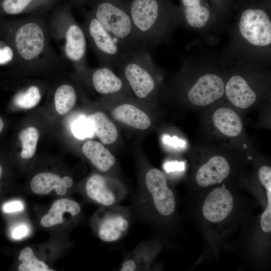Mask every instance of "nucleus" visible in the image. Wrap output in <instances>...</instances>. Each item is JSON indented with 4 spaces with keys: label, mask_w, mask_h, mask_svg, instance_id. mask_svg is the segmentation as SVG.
<instances>
[{
    "label": "nucleus",
    "mask_w": 271,
    "mask_h": 271,
    "mask_svg": "<svg viewBox=\"0 0 271 271\" xmlns=\"http://www.w3.org/2000/svg\"><path fill=\"white\" fill-rule=\"evenodd\" d=\"M217 16L225 24L231 18L236 0H208Z\"/></svg>",
    "instance_id": "c85d7f7f"
},
{
    "label": "nucleus",
    "mask_w": 271,
    "mask_h": 271,
    "mask_svg": "<svg viewBox=\"0 0 271 271\" xmlns=\"http://www.w3.org/2000/svg\"><path fill=\"white\" fill-rule=\"evenodd\" d=\"M41 99V93L39 88L32 85L26 90L18 92L15 95L14 101L20 108L30 109L38 104Z\"/></svg>",
    "instance_id": "bb28decb"
},
{
    "label": "nucleus",
    "mask_w": 271,
    "mask_h": 271,
    "mask_svg": "<svg viewBox=\"0 0 271 271\" xmlns=\"http://www.w3.org/2000/svg\"><path fill=\"white\" fill-rule=\"evenodd\" d=\"M73 183L72 179L69 176H64L61 179L55 174L44 172L34 176L31 181L30 188L33 193L38 195L48 194L55 189L58 195L63 196Z\"/></svg>",
    "instance_id": "2eb2a0df"
},
{
    "label": "nucleus",
    "mask_w": 271,
    "mask_h": 271,
    "mask_svg": "<svg viewBox=\"0 0 271 271\" xmlns=\"http://www.w3.org/2000/svg\"><path fill=\"white\" fill-rule=\"evenodd\" d=\"M112 115L116 120L139 129H146L151 124L145 112L130 104H122L115 107L112 111Z\"/></svg>",
    "instance_id": "a211bd4d"
},
{
    "label": "nucleus",
    "mask_w": 271,
    "mask_h": 271,
    "mask_svg": "<svg viewBox=\"0 0 271 271\" xmlns=\"http://www.w3.org/2000/svg\"><path fill=\"white\" fill-rule=\"evenodd\" d=\"M179 1L182 26L198 34L206 42H216L226 30V24L217 16L208 0Z\"/></svg>",
    "instance_id": "423d86ee"
},
{
    "label": "nucleus",
    "mask_w": 271,
    "mask_h": 271,
    "mask_svg": "<svg viewBox=\"0 0 271 271\" xmlns=\"http://www.w3.org/2000/svg\"><path fill=\"white\" fill-rule=\"evenodd\" d=\"M19 260L22 262L18 267L19 271H47V265L37 259L31 247L24 248L20 252Z\"/></svg>",
    "instance_id": "a878e982"
},
{
    "label": "nucleus",
    "mask_w": 271,
    "mask_h": 271,
    "mask_svg": "<svg viewBox=\"0 0 271 271\" xmlns=\"http://www.w3.org/2000/svg\"><path fill=\"white\" fill-rule=\"evenodd\" d=\"M28 232V228L25 225H21L16 228L13 232V236L15 239H20L25 236Z\"/></svg>",
    "instance_id": "473e14b6"
},
{
    "label": "nucleus",
    "mask_w": 271,
    "mask_h": 271,
    "mask_svg": "<svg viewBox=\"0 0 271 271\" xmlns=\"http://www.w3.org/2000/svg\"><path fill=\"white\" fill-rule=\"evenodd\" d=\"M51 39L59 46L64 58L79 71L86 69V37L74 18L70 3L56 5L47 20Z\"/></svg>",
    "instance_id": "20e7f679"
},
{
    "label": "nucleus",
    "mask_w": 271,
    "mask_h": 271,
    "mask_svg": "<svg viewBox=\"0 0 271 271\" xmlns=\"http://www.w3.org/2000/svg\"><path fill=\"white\" fill-rule=\"evenodd\" d=\"M80 211L81 207L75 201L67 198L60 199L53 203L48 212L42 217L40 224L44 227H50L62 223L64 214L69 213L74 217Z\"/></svg>",
    "instance_id": "6ab92c4d"
},
{
    "label": "nucleus",
    "mask_w": 271,
    "mask_h": 271,
    "mask_svg": "<svg viewBox=\"0 0 271 271\" xmlns=\"http://www.w3.org/2000/svg\"><path fill=\"white\" fill-rule=\"evenodd\" d=\"M70 1L73 2L77 3H81L86 1V0H70Z\"/></svg>",
    "instance_id": "f704fd0d"
},
{
    "label": "nucleus",
    "mask_w": 271,
    "mask_h": 271,
    "mask_svg": "<svg viewBox=\"0 0 271 271\" xmlns=\"http://www.w3.org/2000/svg\"><path fill=\"white\" fill-rule=\"evenodd\" d=\"M85 190L90 199L103 207L117 205L126 194L123 187L98 174L87 179Z\"/></svg>",
    "instance_id": "9b49d317"
},
{
    "label": "nucleus",
    "mask_w": 271,
    "mask_h": 271,
    "mask_svg": "<svg viewBox=\"0 0 271 271\" xmlns=\"http://www.w3.org/2000/svg\"><path fill=\"white\" fill-rule=\"evenodd\" d=\"M82 151L91 163L101 172H107L115 164L113 155L98 142L87 141L83 145Z\"/></svg>",
    "instance_id": "aec40b11"
},
{
    "label": "nucleus",
    "mask_w": 271,
    "mask_h": 271,
    "mask_svg": "<svg viewBox=\"0 0 271 271\" xmlns=\"http://www.w3.org/2000/svg\"><path fill=\"white\" fill-rule=\"evenodd\" d=\"M91 12L125 50L142 47L125 2L90 0Z\"/></svg>",
    "instance_id": "39448f33"
},
{
    "label": "nucleus",
    "mask_w": 271,
    "mask_h": 271,
    "mask_svg": "<svg viewBox=\"0 0 271 271\" xmlns=\"http://www.w3.org/2000/svg\"><path fill=\"white\" fill-rule=\"evenodd\" d=\"M2 171H3L2 167L0 164V179H1L2 175Z\"/></svg>",
    "instance_id": "c9c22d12"
},
{
    "label": "nucleus",
    "mask_w": 271,
    "mask_h": 271,
    "mask_svg": "<svg viewBox=\"0 0 271 271\" xmlns=\"http://www.w3.org/2000/svg\"><path fill=\"white\" fill-rule=\"evenodd\" d=\"M19 138L22 146L21 157L25 159L31 158L36 153L39 138L38 130L34 127H28L21 131Z\"/></svg>",
    "instance_id": "393cba45"
},
{
    "label": "nucleus",
    "mask_w": 271,
    "mask_h": 271,
    "mask_svg": "<svg viewBox=\"0 0 271 271\" xmlns=\"http://www.w3.org/2000/svg\"><path fill=\"white\" fill-rule=\"evenodd\" d=\"M46 14L28 15L14 26L12 47L17 63L23 68L43 69L63 62L51 43Z\"/></svg>",
    "instance_id": "f03ea898"
},
{
    "label": "nucleus",
    "mask_w": 271,
    "mask_h": 271,
    "mask_svg": "<svg viewBox=\"0 0 271 271\" xmlns=\"http://www.w3.org/2000/svg\"><path fill=\"white\" fill-rule=\"evenodd\" d=\"M145 191L141 192V200L148 211L161 217L171 216L176 209V201L168 187L165 174L157 168L149 170L145 179Z\"/></svg>",
    "instance_id": "6e6552de"
},
{
    "label": "nucleus",
    "mask_w": 271,
    "mask_h": 271,
    "mask_svg": "<svg viewBox=\"0 0 271 271\" xmlns=\"http://www.w3.org/2000/svg\"><path fill=\"white\" fill-rule=\"evenodd\" d=\"M94 127V132L104 144L113 143L118 137L115 125L101 112H96L89 116Z\"/></svg>",
    "instance_id": "4be33fe9"
},
{
    "label": "nucleus",
    "mask_w": 271,
    "mask_h": 271,
    "mask_svg": "<svg viewBox=\"0 0 271 271\" xmlns=\"http://www.w3.org/2000/svg\"><path fill=\"white\" fill-rule=\"evenodd\" d=\"M233 206V197L229 190L224 187H217L212 190L205 198L202 212L207 221L217 223L228 217Z\"/></svg>",
    "instance_id": "f8f14e48"
},
{
    "label": "nucleus",
    "mask_w": 271,
    "mask_h": 271,
    "mask_svg": "<svg viewBox=\"0 0 271 271\" xmlns=\"http://www.w3.org/2000/svg\"><path fill=\"white\" fill-rule=\"evenodd\" d=\"M91 81L94 89L102 94H111L121 91L123 87L122 80L111 68L102 66L91 71Z\"/></svg>",
    "instance_id": "f3484780"
},
{
    "label": "nucleus",
    "mask_w": 271,
    "mask_h": 271,
    "mask_svg": "<svg viewBox=\"0 0 271 271\" xmlns=\"http://www.w3.org/2000/svg\"><path fill=\"white\" fill-rule=\"evenodd\" d=\"M4 126V123L2 119V118L0 117V133L2 131L3 128Z\"/></svg>",
    "instance_id": "72a5a7b5"
},
{
    "label": "nucleus",
    "mask_w": 271,
    "mask_h": 271,
    "mask_svg": "<svg viewBox=\"0 0 271 271\" xmlns=\"http://www.w3.org/2000/svg\"><path fill=\"white\" fill-rule=\"evenodd\" d=\"M71 130L74 136L80 140L93 137L95 133L91 120L84 115L79 116L72 122Z\"/></svg>",
    "instance_id": "cd10ccee"
},
{
    "label": "nucleus",
    "mask_w": 271,
    "mask_h": 271,
    "mask_svg": "<svg viewBox=\"0 0 271 271\" xmlns=\"http://www.w3.org/2000/svg\"><path fill=\"white\" fill-rule=\"evenodd\" d=\"M91 47L104 66H118L126 50L94 17L91 11L86 14L82 26Z\"/></svg>",
    "instance_id": "1a4fd4ad"
},
{
    "label": "nucleus",
    "mask_w": 271,
    "mask_h": 271,
    "mask_svg": "<svg viewBox=\"0 0 271 271\" xmlns=\"http://www.w3.org/2000/svg\"><path fill=\"white\" fill-rule=\"evenodd\" d=\"M118 66L138 97L145 98L154 91L157 84L156 67L146 48L137 47L126 50Z\"/></svg>",
    "instance_id": "0eeeda50"
},
{
    "label": "nucleus",
    "mask_w": 271,
    "mask_h": 271,
    "mask_svg": "<svg viewBox=\"0 0 271 271\" xmlns=\"http://www.w3.org/2000/svg\"><path fill=\"white\" fill-rule=\"evenodd\" d=\"M125 3L143 47L167 42L182 26L179 7L171 0H128Z\"/></svg>",
    "instance_id": "7ed1b4c3"
},
{
    "label": "nucleus",
    "mask_w": 271,
    "mask_h": 271,
    "mask_svg": "<svg viewBox=\"0 0 271 271\" xmlns=\"http://www.w3.org/2000/svg\"><path fill=\"white\" fill-rule=\"evenodd\" d=\"M270 0H236L230 41L223 52L231 62L243 60L265 66L270 63Z\"/></svg>",
    "instance_id": "f257e3e1"
},
{
    "label": "nucleus",
    "mask_w": 271,
    "mask_h": 271,
    "mask_svg": "<svg viewBox=\"0 0 271 271\" xmlns=\"http://www.w3.org/2000/svg\"><path fill=\"white\" fill-rule=\"evenodd\" d=\"M23 209V204L18 201L10 202L6 204L4 207V210L7 213L21 211Z\"/></svg>",
    "instance_id": "7c9ffc66"
},
{
    "label": "nucleus",
    "mask_w": 271,
    "mask_h": 271,
    "mask_svg": "<svg viewBox=\"0 0 271 271\" xmlns=\"http://www.w3.org/2000/svg\"><path fill=\"white\" fill-rule=\"evenodd\" d=\"M15 58V53L12 46H0V65L8 64Z\"/></svg>",
    "instance_id": "c756f323"
},
{
    "label": "nucleus",
    "mask_w": 271,
    "mask_h": 271,
    "mask_svg": "<svg viewBox=\"0 0 271 271\" xmlns=\"http://www.w3.org/2000/svg\"><path fill=\"white\" fill-rule=\"evenodd\" d=\"M163 142L167 144L174 147H183L184 142L178 139L176 137H170L168 136H164L163 137Z\"/></svg>",
    "instance_id": "2f4dec72"
},
{
    "label": "nucleus",
    "mask_w": 271,
    "mask_h": 271,
    "mask_svg": "<svg viewBox=\"0 0 271 271\" xmlns=\"http://www.w3.org/2000/svg\"><path fill=\"white\" fill-rule=\"evenodd\" d=\"M105 209L97 226V235L103 241L113 242L121 239L127 232L130 218L126 209L116 205Z\"/></svg>",
    "instance_id": "9d476101"
},
{
    "label": "nucleus",
    "mask_w": 271,
    "mask_h": 271,
    "mask_svg": "<svg viewBox=\"0 0 271 271\" xmlns=\"http://www.w3.org/2000/svg\"><path fill=\"white\" fill-rule=\"evenodd\" d=\"M213 121L218 130L228 137H236L242 129L240 117L234 110L228 108L217 109L213 113Z\"/></svg>",
    "instance_id": "412c9836"
},
{
    "label": "nucleus",
    "mask_w": 271,
    "mask_h": 271,
    "mask_svg": "<svg viewBox=\"0 0 271 271\" xmlns=\"http://www.w3.org/2000/svg\"><path fill=\"white\" fill-rule=\"evenodd\" d=\"M77 94L73 86L63 84L57 87L54 93L56 110L60 115L68 113L75 105Z\"/></svg>",
    "instance_id": "b1692460"
},
{
    "label": "nucleus",
    "mask_w": 271,
    "mask_h": 271,
    "mask_svg": "<svg viewBox=\"0 0 271 271\" xmlns=\"http://www.w3.org/2000/svg\"><path fill=\"white\" fill-rule=\"evenodd\" d=\"M225 93L235 106L247 108L256 100L257 95L247 79L241 74H234L227 80Z\"/></svg>",
    "instance_id": "ddd939ff"
},
{
    "label": "nucleus",
    "mask_w": 271,
    "mask_h": 271,
    "mask_svg": "<svg viewBox=\"0 0 271 271\" xmlns=\"http://www.w3.org/2000/svg\"><path fill=\"white\" fill-rule=\"evenodd\" d=\"M258 178L264 187L267 199L265 208L261 215L260 225L265 233L271 232V168L267 166H261L258 172Z\"/></svg>",
    "instance_id": "5701e85b"
},
{
    "label": "nucleus",
    "mask_w": 271,
    "mask_h": 271,
    "mask_svg": "<svg viewBox=\"0 0 271 271\" xmlns=\"http://www.w3.org/2000/svg\"><path fill=\"white\" fill-rule=\"evenodd\" d=\"M230 167L227 160L221 156L211 157L197 170L195 180L202 187H207L218 184L229 175Z\"/></svg>",
    "instance_id": "4468645a"
},
{
    "label": "nucleus",
    "mask_w": 271,
    "mask_h": 271,
    "mask_svg": "<svg viewBox=\"0 0 271 271\" xmlns=\"http://www.w3.org/2000/svg\"><path fill=\"white\" fill-rule=\"evenodd\" d=\"M60 0H2L1 8L10 15L47 13Z\"/></svg>",
    "instance_id": "dca6fc26"
}]
</instances>
